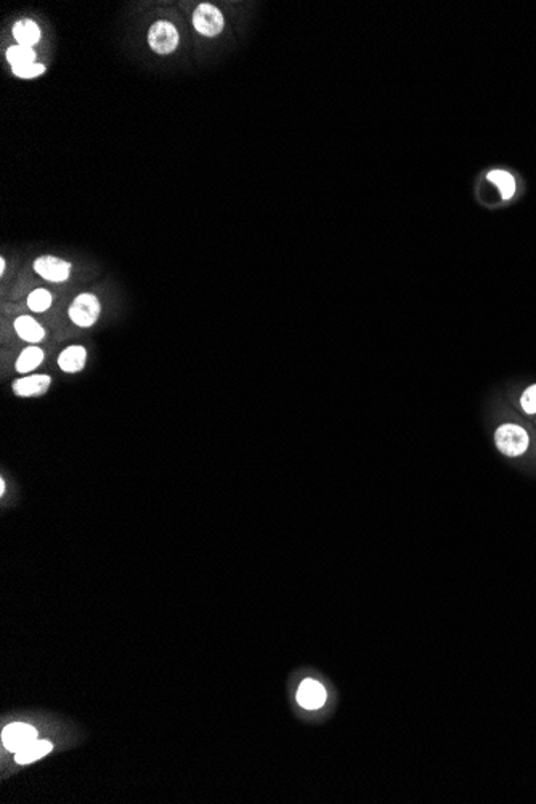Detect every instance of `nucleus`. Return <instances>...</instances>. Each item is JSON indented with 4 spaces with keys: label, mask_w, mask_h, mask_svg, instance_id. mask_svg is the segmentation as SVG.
<instances>
[{
    "label": "nucleus",
    "mask_w": 536,
    "mask_h": 804,
    "mask_svg": "<svg viewBox=\"0 0 536 804\" xmlns=\"http://www.w3.org/2000/svg\"><path fill=\"white\" fill-rule=\"evenodd\" d=\"M52 305V294L45 289H35L28 297V307L32 312H45Z\"/></svg>",
    "instance_id": "obj_16"
},
{
    "label": "nucleus",
    "mask_w": 536,
    "mask_h": 804,
    "mask_svg": "<svg viewBox=\"0 0 536 804\" xmlns=\"http://www.w3.org/2000/svg\"><path fill=\"white\" fill-rule=\"evenodd\" d=\"M44 73H45V66L44 64H39V63L26 64V66H21V68H13V74L18 76V78H21V79H34V78H37V76L44 74Z\"/></svg>",
    "instance_id": "obj_17"
},
{
    "label": "nucleus",
    "mask_w": 536,
    "mask_h": 804,
    "mask_svg": "<svg viewBox=\"0 0 536 804\" xmlns=\"http://www.w3.org/2000/svg\"><path fill=\"white\" fill-rule=\"evenodd\" d=\"M297 702L300 707L307 709H318L325 705L326 690L314 679H305L297 690Z\"/></svg>",
    "instance_id": "obj_8"
},
{
    "label": "nucleus",
    "mask_w": 536,
    "mask_h": 804,
    "mask_svg": "<svg viewBox=\"0 0 536 804\" xmlns=\"http://www.w3.org/2000/svg\"><path fill=\"white\" fill-rule=\"evenodd\" d=\"M15 329H16L18 336H20L23 341L32 342V344H35V342H40L45 338L44 328L40 326V324L35 321L34 318L26 317V315L16 318Z\"/></svg>",
    "instance_id": "obj_11"
},
{
    "label": "nucleus",
    "mask_w": 536,
    "mask_h": 804,
    "mask_svg": "<svg viewBox=\"0 0 536 804\" xmlns=\"http://www.w3.org/2000/svg\"><path fill=\"white\" fill-rule=\"evenodd\" d=\"M50 384L52 379L47 374H34L15 381L11 389L18 397H39L50 389Z\"/></svg>",
    "instance_id": "obj_7"
},
{
    "label": "nucleus",
    "mask_w": 536,
    "mask_h": 804,
    "mask_svg": "<svg viewBox=\"0 0 536 804\" xmlns=\"http://www.w3.org/2000/svg\"><path fill=\"white\" fill-rule=\"evenodd\" d=\"M44 360V352L39 347H29L23 350L20 357L16 360V371L18 372H29L37 368Z\"/></svg>",
    "instance_id": "obj_14"
},
{
    "label": "nucleus",
    "mask_w": 536,
    "mask_h": 804,
    "mask_svg": "<svg viewBox=\"0 0 536 804\" xmlns=\"http://www.w3.org/2000/svg\"><path fill=\"white\" fill-rule=\"evenodd\" d=\"M13 37L20 45L32 47L40 40V28L35 21L25 18V20L15 23Z\"/></svg>",
    "instance_id": "obj_10"
},
{
    "label": "nucleus",
    "mask_w": 536,
    "mask_h": 804,
    "mask_svg": "<svg viewBox=\"0 0 536 804\" xmlns=\"http://www.w3.org/2000/svg\"><path fill=\"white\" fill-rule=\"evenodd\" d=\"M87 362V350L82 345H71L58 358V366L64 372H79Z\"/></svg>",
    "instance_id": "obj_9"
},
{
    "label": "nucleus",
    "mask_w": 536,
    "mask_h": 804,
    "mask_svg": "<svg viewBox=\"0 0 536 804\" xmlns=\"http://www.w3.org/2000/svg\"><path fill=\"white\" fill-rule=\"evenodd\" d=\"M102 312L100 300L93 294L84 292L78 295L69 307V318L81 328H90L97 323Z\"/></svg>",
    "instance_id": "obj_2"
},
{
    "label": "nucleus",
    "mask_w": 536,
    "mask_h": 804,
    "mask_svg": "<svg viewBox=\"0 0 536 804\" xmlns=\"http://www.w3.org/2000/svg\"><path fill=\"white\" fill-rule=\"evenodd\" d=\"M4 270H5V260L0 259V273L4 275Z\"/></svg>",
    "instance_id": "obj_19"
},
{
    "label": "nucleus",
    "mask_w": 536,
    "mask_h": 804,
    "mask_svg": "<svg viewBox=\"0 0 536 804\" xmlns=\"http://www.w3.org/2000/svg\"><path fill=\"white\" fill-rule=\"evenodd\" d=\"M4 492H5V482L0 480V493L4 495Z\"/></svg>",
    "instance_id": "obj_20"
},
{
    "label": "nucleus",
    "mask_w": 536,
    "mask_h": 804,
    "mask_svg": "<svg viewBox=\"0 0 536 804\" xmlns=\"http://www.w3.org/2000/svg\"><path fill=\"white\" fill-rule=\"evenodd\" d=\"M150 47L159 55H169L179 45V31L169 21H156L148 31Z\"/></svg>",
    "instance_id": "obj_4"
},
{
    "label": "nucleus",
    "mask_w": 536,
    "mask_h": 804,
    "mask_svg": "<svg viewBox=\"0 0 536 804\" xmlns=\"http://www.w3.org/2000/svg\"><path fill=\"white\" fill-rule=\"evenodd\" d=\"M225 25L222 11L210 4L198 5L193 13V26L199 34L206 37H215L219 35Z\"/></svg>",
    "instance_id": "obj_3"
},
{
    "label": "nucleus",
    "mask_w": 536,
    "mask_h": 804,
    "mask_svg": "<svg viewBox=\"0 0 536 804\" xmlns=\"http://www.w3.org/2000/svg\"><path fill=\"white\" fill-rule=\"evenodd\" d=\"M494 442L506 456H519L528 448L527 430L517 424H504L494 432Z\"/></svg>",
    "instance_id": "obj_1"
},
{
    "label": "nucleus",
    "mask_w": 536,
    "mask_h": 804,
    "mask_svg": "<svg viewBox=\"0 0 536 804\" xmlns=\"http://www.w3.org/2000/svg\"><path fill=\"white\" fill-rule=\"evenodd\" d=\"M522 408L525 410L528 415H535L536 413V386L528 387L525 392L522 395Z\"/></svg>",
    "instance_id": "obj_18"
},
{
    "label": "nucleus",
    "mask_w": 536,
    "mask_h": 804,
    "mask_svg": "<svg viewBox=\"0 0 536 804\" xmlns=\"http://www.w3.org/2000/svg\"><path fill=\"white\" fill-rule=\"evenodd\" d=\"M488 180L493 182L494 185L498 187V190L501 191L503 199H511L514 196L516 180L509 172H506V170H492V172L488 174Z\"/></svg>",
    "instance_id": "obj_15"
},
{
    "label": "nucleus",
    "mask_w": 536,
    "mask_h": 804,
    "mask_svg": "<svg viewBox=\"0 0 536 804\" xmlns=\"http://www.w3.org/2000/svg\"><path fill=\"white\" fill-rule=\"evenodd\" d=\"M34 270L47 281L63 283L71 275V264L53 256H42L34 260Z\"/></svg>",
    "instance_id": "obj_5"
},
{
    "label": "nucleus",
    "mask_w": 536,
    "mask_h": 804,
    "mask_svg": "<svg viewBox=\"0 0 536 804\" xmlns=\"http://www.w3.org/2000/svg\"><path fill=\"white\" fill-rule=\"evenodd\" d=\"M7 60L11 64V68H21L26 64L35 63V52L32 47L28 45H13L7 50Z\"/></svg>",
    "instance_id": "obj_13"
},
{
    "label": "nucleus",
    "mask_w": 536,
    "mask_h": 804,
    "mask_svg": "<svg viewBox=\"0 0 536 804\" xmlns=\"http://www.w3.org/2000/svg\"><path fill=\"white\" fill-rule=\"evenodd\" d=\"M35 737H37V731L32 726L23 723L10 724L2 732L4 747L13 753H18L20 750L28 747L29 743H32Z\"/></svg>",
    "instance_id": "obj_6"
},
{
    "label": "nucleus",
    "mask_w": 536,
    "mask_h": 804,
    "mask_svg": "<svg viewBox=\"0 0 536 804\" xmlns=\"http://www.w3.org/2000/svg\"><path fill=\"white\" fill-rule=\"evenodd\" d=\"M52 752V743L47 742V740H34L32 743H29L28 747H25L20 752L16 753L15 759L18 764H29V762H34L35 759H40L42 756L49 755Z\"/></svg>",
    "instance_id": "obj_12"
}]
</instances>
